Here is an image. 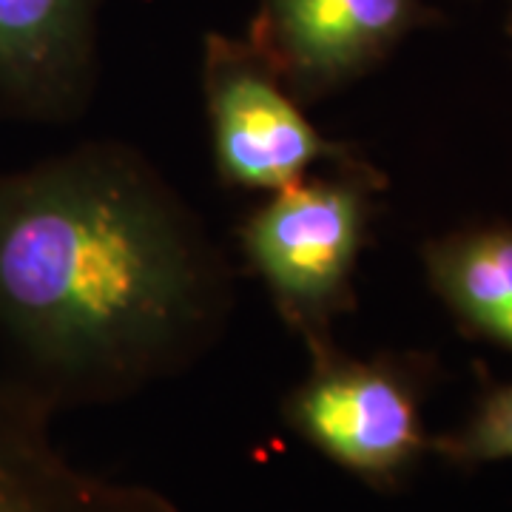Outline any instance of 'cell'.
Returning a JSON list of instances; mask_svg holds the SVG:
<instances>
[{"instance_id": "obj_7", "label": "cell", "mask_w": 512, "mask_h": 512, "mask_svg": "<svg viewBox=\"0 0 512 512\" xmlns=\"http://www.w3.org/2000/svg\"><path fill=\"white\" fill-rule=\"evenodd\" d=\"M55 416L0 373V512H183L157 487L77 467L52 436Z\"/></svg>"}, {"instance_id": "obj_5", "label": "cell", "mask_w": 512, "mask_h": 512, "mask_svg": "<svg viewBox=\"0 0 512 512\" xmlns=\"http://www.w3.org/2000/svg\"><path fill=\"white\" fill-rule=\"evenodd\" d=\"M436 18L424 0H259L245 37L311 106L373 72Z\"/></svg>"}, {"instance_id": "obj_1", "label": "cell", "mask_w": 512, "mask_h": 512, "mask_svg": "<svg viewBox=\"0 0 512 512\" xmlns=\"http://www.w3.org/2000/svg\"><path fill=\"white\" fill-rule=\"evenodd\" d=\"M234 308L220 245L137 148L89 140L0 171V373L55 413L191 370Z\"/></svg>"}, {"instance_id": "obj_6", "label": "cell", "mask_w": 512, "mask_h": 512, "mask_svg": "<svg viewBox=\"0 0 512 512\" xmlns=\"http://www.w3.org/2000/svg\"><path fill=\"white\" fill-rule=\"evenodd\" d=\"M103 0H0V120L72 123L97 89Z\"/></svg>"}, {"instance_id": "obj_9", "label": "cell", "mask_w": 512, "mask_h": 512, "mask_svg": "<svg viewBox=\"0 0 512 512\" xmlns=\"http://www.w3.org/2000/svg\"><path fill=\"white\" fill-rule=\"evenodd\" d=\"M430 453L461 470L512 461V384L487 387L456 430L430 439Z\"/></svg>"}, {"instance_id": "obj_2", "label": "cell", "mask_w": 512, "mask_h": 512, "mask_svg": "<svg viewBox=\"0 0 512 512\" xmlns=\"http://www.w3.org/2000/svg\"><path fill=\"white\" fill-rule=\"evenodd\" d=\"M382 188V174L356 157L268 194L239 225L248 271L308 356L336 345L333 322L356 308V265Z\"/></svg>"}, {"instance_id": "obj_8", "label": "cell", "mask_w": 512, "mask_h": 512, "mask_svg": "<svg viewBox=\"0 0 512 512\" xmlns=\"http://www.w3.org/2000/svg\"><path fill=\"white\" fill-rule=\"evenodd\" d=\"M421 262L430 288L458 322L512 353V222L430 239Z\"/></svg>"}, {"instance_id": "obj_10", "label": "cell", "mask_w": 512, "mask_h": 512, "mask_svg": "<svg viewBox=\"0 0 512 512\" xmlns=\"http://www.w3.org/2000/svg\"><path fill=\"white\" fill-rule=\"evenodd\" d=\"M507 32H510V37H512V12H510V20H507Z\"/></svg>"}, {"instance_id": "obj_3", "label": "cell", "mask_w": 512, "mask_h": 512, "mask_svg": "<svg viewBox=\"0 0 512 512\" xmlns=\"http://www.w3.org/2000/svg\"><path fill=\"white\" fill-rule=\"evenodd\" d=\"M305 379L282 399L293 436L376 493H396L430 453L424 402L433 367L421 356L356 359L330 345L308 356Z\"/></svg>"}, {"instance_id": "obj_4", "label": "cell", "mask_w": 512, "mask_h": 512, "mask_svg": "<svg viewBox=\"0 0 512 512\" xmlns=\"http://www.w3.org/2000/svg\"><path fill=\"white\" fill-rule=\"evenodd\" d=\"M202 100L222 185L274 194L316 163L356 160V148L313 126L248 37L208 32L202 40Z\"/></svg>"}]
</instances>
